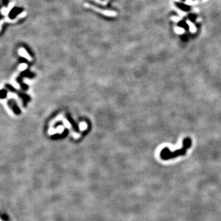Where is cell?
I'll use <instances>...</instances> for the list:
<instances>
[{"label":"cell","instance_id":"obj_4","mask_svg":"<svg viewBox=\"0 0 221 221\" xmlns=\"http://www.w3.org/2000/svg\"><path fill=\"white\" fill-rule=\"evenodd\" d=\"M13 6H14L13 2H12V3L9 4V7H7V8H2V9L1 13H2L4 16H5V15H7V14L9 12V11H11V9H12V7H13Z\"/></svg>","mask_w":221,"mask_h":221},{"label":"cell","instance_id":"obj_2","mask_svg":"<svg viewBox=\"0 0 221 221\" xmlns=\"http://www.w3.org/2000/svg\"><path fill=\"white\" fill-rule=\"evenodd\" d=\"M84 6H85V7H87V8H90V9H91L94 10V11H96V12H99V13L104 15V16H108V17L117 16V13H116V12H115V11L101 9L98 8V7H97L96 6H94V5L90 4H89V3H84Z\"/></svg>","mask_w":221,"mask_h":221},{"label":"cell","instance_id":"obj_3","mask_svg":"<svg viewBox=\"0 0 221 221\" xmlns=\"http://www.w3.org/2000/svg\"><path fill=\"white\" fill-rule=\"evenodd\" d=\"M19 54H20L21 56H22V57L27 58L28 60H31V57H30V56L28 54V53L26 52V51L25 50L24 48L20 49H19Z\"/></svg>","mask_w":221,"mask_h":221},{"label":"cell","instance_id":"obj_6","mask_svg":"<svg viewBox=\"0 0 221 221\" xmlns=\"http://www.w3.org/2000/svg\"><path fill=\"white\" fill-rule=\"evenodd\" d=\"M106 1H109V0H106Z\"/></svg>","mask_w":221,"mask_h":221},{"label":"cell","instance_id":"obj_1","mask_svg":"<svg viewBox=\"0 0 221 221\" xmlns=\"http://www.w3.org/2000/svg\"><path fill=\"white\" fill-rule=\"evenodd\" d=\"M192 140L190 138L187 137L184 140L183 146L182 147L178 150H176L174 151H171L168 147H165L164 149L161 150L160 152V157L162 159L167 160L174 158L178 156H182L185 155L186 154L187 149L190 147L192 145Z\"/></svg>","mask_w":221,"mask_h":221},{"label":"cell","instance_id":"obj_5","mask_svg":"<svg viewBox=\"0 0 221 221\" xmlns=\"http://www.w3.org/2000/svg\"><path fill=\"white\" fill-rule=\"evenodd\" d=\"M94 1H95L96 2H97V3H99V4H102V5H103V6H105V5H106V4H107V2H108V1H101V0H94Z\"/></svg>","mask_w":221,"mask_h":221}]
</instances>
